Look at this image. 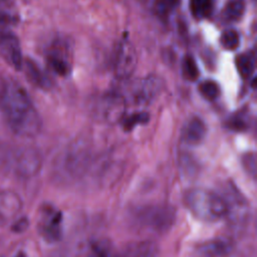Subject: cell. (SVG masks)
I'll use <instances>...</instances> for the list:
<instances>
[{
    "mask_svg": "<svg viewBox=\"0 0 257 257\" xmlns=\"http://www.w3.org/2000/svg\"><path fill=\"white\" fill-rule=\"evenodd\" d=\"M182 70L184 77L188 80H196L199 76V69L195 60L191 56H186L183 59Z\"/></svg>",
    "mask_w": 257,
    "mask_h": 257,
    "instance_id": "ffe728a7",
    "label": "cell"
},
{
    "mask_svg": "<svg viewBox=\"0 0 257 257\" xmlns=\"http://www.w3.org/2000/svg\"><path fill=\"white\" fill-rule=\"evenodd\" d=\"M244 12V4L241 0L231 1L225 8V17L230 21L238 20Z\"/></svg>",
    "mask_w": 257,
    "mask_h": 257,
    "instance_id": "d6986e66",
    "label": "cell"
},
{
    "mask_svg": "<svg viewBox=\"0 0 257 257\" xmlns=\"http://www.w3.org/2000/svg\"><path fill=\"white\" fill-rule=\"evenodd\" d=\"M62 215L60 212L48 208L44 213L40 221L39 231L41 236L50 243L57 242L62 237L61 229Z\"/></svg>",
    "mask_w": 257,
    "mask_h": 257,
    "instance_id": "5b68a950",
    "label": "cell"
},
{
    "mask_svg": "<svg viewBox=\"0 0 257 257\" xmlns=\"http://www.w3.org/2000/svg\"><path fill=\"white\" fill-rule=\"evenodd\" d=\"M22 200L11 190H0V227L8 224L20 213Z\"/></svg>",
    "mask_w": 257,
    "mask_h": 257,
    "instance_id": "8992f818",
    "label": "cell"
},
{
    "mask_svg": "<svg viewBox=\"0 0 257 257\" xmlns=\"http://www.w3.org/2000/svg\"><path fill=\"white\" fill-rule=\"evenodd\" d=\"M136 63L137 57L134 46L127 41L122 42L118 49V54L115 62V71L117 75L120 77L130 76L135 70Z\"/></svg>",
    "mask_w": 257,
    "mask_h": 257,
    "instance_id": "9c48e42d",
    "label": "cell"
},
{
    "mask_svg": "<svg viewBox=\"0 0 257 257\" xmlns=\"http://www.w3.org/2000/svg\"><path fill=\"white\" fill-rule=\"evenodd\" d=\"M201 94L208 100L216 99L220 94V89L218 84L212 80H206L202 82L199 86Z\"/></svg>",
    "mask_w": 257,
    "mask_h": 257,
    "instance_id": "44dd1931",
    "label": "cell"
},
{
    "mask_svg": "<svg viewBox=\"0 0 257 257\" xmlns=\"http://www.w3.org/2000/svg\"><path fill=\"white\" fill-rule=\"evenodd\" d=\"M90 159V153L84 141L71 143L64 151L60 160V171L64 178L74 180L85 172Z\"/></svg>",
    "mask_w": 257,
    "mask_h": 257,
    "instance_id": "277c9868",
    "label": "cell"
},
{
    "mask_svg": "<svg viewBox=\"0 0 257 257\" xmlns=\"http://www.w3.org/2000/svg\"><path fill=\"white\" fill-rule=\"evenodd\" d=\"M0 109L9 128L22 138H33L41 130V118L25 89L12 79L0 84Z\"/></svg>",
    "mask_w": 257,
    "mask_h": 257,
    "instance_id": "6da1fadb",
    "label": "cell"
},
{
    "mask_svg": "<svg viewBox=\"0 0 257 257\" xmlns=\"http://www.w3.org/2000/svg\"><path fill=\"white\" fill-rule=\"evenodd\" d=\"M110 252V244L106 240H102L92 246L88 257H111Z\"/></svg>",
    "mask_w": 257,
    "mask_h": 257,
    "instance_id": "603a6c76",
    "label": "cell"
},
{
    "mask_svg": "<svg viewBox=\"0 0 257 257\" xmlns=\"http://www.w3.org/2000/svg\"><path fill=\"white\" fill-rule=\"evenodd\" d=\"M49 63L52 69L59 75H66L69 71V67L67 63L58 57H51L49 59Z\"/></svg>",
    "mask_w": 257,
    "mask_h": 257,
    "instance_id": "d4e9b609",
    "label": "cell"
},
{
    "mask_svg": "<svg viewBox=\"0 0 257 257\" xmlns=\"http://www.w3.org/2000/svg\"><path fill=\"white\" fill-rule=\"evenodd\" d=\"M25 68H26L27 77L30 79L31 82H33L34 84L39 85V86L46 85V80H45L44 76L42 75L41 71L39 70V68L35 65V63H33L30 60H26Z\"/></svg>",
    "mask_w": 257,
    "mask_h": 257,
    "instance_id": "e0dca14e",
    "label": "cell"
},
{
    "mask_svg": "<svg viewBox=\"0 0 257 257\" xmlns=\"http://www.w3.org/2000/svg\"><path fill=\"white\" fill-rule=\"evenodd\" d=\"M206 134L207 126L205 122L201 118L194 116L185 123L182 132V138L186 144L196 146L202 143Z\"/></svg>",
    "mask_w": 257,
    "mask_h": 257,
    "instance_id": "30bf717a",
    "label": "cell"
},
{
    "mask_svg": "<svg viewBox=\"0 0 257 257\" xmlns=\"http://www.w3.org/2000/svg\"><path fill=\"white\" fill-rule=\"evenodd\" d=\"M227 252V245L220 241H210L200 247V254L204 257H220Z\"/></svg>",
    "mask_w": 257,
    "mask_h": 257,
    "instance_id": "5bb4252c",
    "label": "cell"
},
{
    "mask_svg": "<svg viewBox=\"0 0 257 257\" xmlns=\"http://www.w3.org/2000/svg\"><path fill=\"white\" fill-rule=\"evenodd\" d=\"M158 247L150 241L139 242L127 248L123 257H158Z\"/></svg>",
    "mask_w": 257,
    "mask_h": 257,
    "instance_id": "7c38bea8",
    "label": "cell"
},
{
    "mask_svg": "<svg viewBox=\"0 0 257 257\" xmlns=\"http://www.w3.org/2000/svg\"><path fill=\"white\" fill-rule=\"evenodd\" d=\"M220 42L225 49L235 50L240 44V37L235 30H226L221 35Z\"/></svg>",
    "mask_w": 257,
    "mask_h": 257,
    "instance_id": "ac0fdd59",
    "label": "cell"
},
{
    "mask_svg": "<svg viewBox=\"0 0 257 257\" xmlns=\"http://www.w3.org/2000/svg\"><path fill=\"white\" fill-rule=\"evenodd\" d=\"M254 56L251 53H243L236 58V66L241 76L249 77L254 70Z\"/></svg>",
    "mask_w": 257,
    "mask_h": 257,
    "instance_id": "9a60e30c",
    "label": "cell"
},
{
    "mask_svg": "<svg viewBox=\"0 0 257 257\" xmlns=\"http://www.w3.org/2000/svg\"><path fill=\"white\" fill-rule=\"evenodd\" d=\"M0 52L3 58L15 69L22 66V53L19 40L11 33H4L0 37Z\"/></svg>",
    "mask_w": 257,
    "mask_h": 257,
    "instance_id": "ba28073f",
    "label": "cell"
},
{
    "mask_svg": "<svg viewBox=\"0 0 257 257\" xmlns=\"http://www.w3.org/2000/svg\"><path fill=\"white\" fill-rule=\"evenodd\" d=\"M213 10V0H191V11L196 18H205Z\"/></svg>",
    "mask_w": 257,
    "mask_h": 257,
    "instance_id": "2e32d148",
    "label": "cell"
},
{
    "mask_svg": "<svg viewBox=\"0 0 257 257\" xmlns=\"http://www.w3.org/2000/svg\"><path fill=\"white\" fill-rule=\"evenodd\" d=\"M16 171L22 177L30 178L41 168V156L35 149L25 148L16 157Z\"/></svg>",
    "mask_w": 257,
    "mask_h": 257,
    "instance_id": "52a82bcc",
    "label": "cell"
},
{
    "mask_svg": "<svg viewBox=\"0 0 257 257\" xmlns=\"http://www.w3.org/2000/svg\"><path fill=\"white\" fill-rule=\"evenodd\" d=\"M244 165L248 168L249 173L255 174L256 171V159L254 154H249L244 158Z\"/></svg>",
    "mask_w": 257,
    "mask_h": 257,
    "instance_id": "484cf974",
    "label": "cell"
},
{
    "mask_svg": "<svg viewBox=\"0 0 257 257\" xmlns=\"http://www.w3.org/2000/svg\"><path fill=\"white\" fill-rule=\"evenodd\" d=\"M179 2L180 0H156L155 11L160 16H166L178 6Z\"/></svg>",
    "mask_w": 257,
    "mask_h": 257,
    "instance_id": "7402d4cb",
    "label": "cell"
},
{
    "mask_svg": "<svg viewBox=\"0 0 257 257\" xmlns=\"http://www.w3.org/2000/svg\"><path fill=\"white\" fill-rule=\"evenodd\" d=\"M16 257H25V255H24L23 253H20V254H18Z\"/></svg>",
    "mask_w": 257,
    "mask_h": 257,
    "instance_id": "83f0119b",
    "label": "cell"
},
{
    "mask_svg": "<svg viewBox=\"0 0 257 257\" xmlns=\"http://www.w3.org/2000/svg\"><path fill=\"white\" fill-rule=\"evenodd\" d=\"M184 202L192 214L203 221H217L230 212L229 204L223 197L205 189L186 192Z\"/></svg>",
    "mask_w": 257,
    "mask_h": 257,
    "instance_id": "7a4b0ae2",
    "label": "cell"
},
{
    "mask_svg": "<svg viewBox=\"0 0 257 257\" xmlns=\"http://www.w3.org/2000/svg\"><path fill=\"white\" fill-rule=\"evenodd\" d=\"M149 114L145 111L142 112H136L134 114H131L125 120H124V128L126 131L132 130L136 124L139 123H146L149 120Z\"/></svg>",
    "mask_w": 257,
    "mask_h": 257,
    "instance_id": "cb8c5ba5",
    "label": "cell"
},
{
    "mask_svg": "<svg viewBox=\"0 0 257 257\" xmlns=\"http://www.w3.org/2000/svg\"><path fill=\"white\" fill-rule=\"evenodd\" d=\"M136 222L142 228L155 233L168 232L176 221V210L170 205H150L139 209Z\"/></svg>",
    "mask_w": 257,
    "mask_h": 257,
    "instance_id": "3957f363",
    "label": "cell"
},
{
    "mask_svg": "<svg viewBox=\"0 0 257 257\" xmlns=\"http://www.w3.org/2000/svg\"><path fill=\"white\" fill-rule=\"evenodd\" d=\"M123 112L124 104L121 99L111 97L104 101L101 108L99 109V112L97 113V116H99L100 119L105 122L114 123L123 116Z\"/></svg>",
    "mask_w": 257,
    "mask_h": 257,
    "instance_id": "8fae6325",
    "label": "cell"
},
{
    "mask_svg": "<svg viewBox=\"0 0 257 257\" xmlns=\"http://www.w3.org/2000/svg\"><path fill=\"white\" fill-rule=\"evenodd\" d=\"M28 226V220L26 218H21L20 220L16 221L13 224V231L15 232H22L23 230H25Z\"/></svg>",
    "mask_w": 257,
    "mask_h": 257,
    "instance_id": "4316f807",
    "label": "cell"
},
{
    "mask_svg": "<svg viewBox=\"0 0 257 257\" xmlns=\"http://www.w3.org/2000/svg\"><path fill=\"white\" fill-rule=\"evenodd\" d=\"M160 89H161L160 79L155 77L148 78L141 86V89L138 93L137 98L142 102L151 101L159 93Z\"/></svg>",
    "mask_w": 257,
    "mask_h": 257,
    "instance_id": "4fadbf2b",
    "label": "cell"
}]
</instances>
